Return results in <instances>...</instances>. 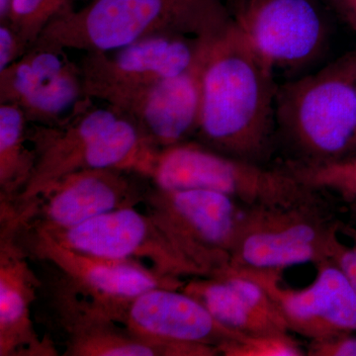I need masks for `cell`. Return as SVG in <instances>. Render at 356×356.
<instances>
[{"label": "cell", "instance_id": "cell-1", "mask_svg": "<svg viewBox=\"0 0 356 356\" xmlns=\"http://www.w3.org/2000/svg\"><path fill=\"white\" fill-rule=\"evenodd\" d=\"M277 88L274 70L231 22L206 58L196 140L227 156L267 165L277 149Z\"/></svg>", "mask_w": 356, "mask_h": 356}, {"label": "cell", "instance_id": "cell-2", "mask_svg": "<svg viewBox=\"0 0 356 356\" xmlns=\"http://www.w3.org/2000/svg\"><path fill=\"white\" fill-rule=\"evenodd\" d=\"M231 22L222 0H91L83 8L70 6L58 14L34 44L111 51L156 35L211 38Z\"/></svg>", "mask_w": 356, "mask_h": 356}, {"label": "cell", "instance_id": "cell-3", "mask_svg": "<svg viewBox=\"0 0 356 356\" xmlns=\"http://www.w3.org/2000/svg\"><path fill=\"white\" fill-rule=\"evenodd\" d=\"M276 145L284 165H325L356 156V53L277 88Z\"/></svg>", "mask_w": 356, "mask_h": 356}, {"label": "cell", "instance_id": "cell-4", "mask_svg": "<svg viewBox=\"0 0 356 356\" xmlns=\"http://www.w3.org/2000/svg\"><path fill=\"white\" fill-rule=\"evenodd\" d=\"M316 191L289 205L248 207L229 266L281 273L329 259L343 222Z\"/></svg>", "mask_w": 356, "mask_h": 356}, {"label": "cell", "instance_id": "cell-5", "mask_svg": "<svg viewBox=\"0 0 356 356\" xmlns=\"http://www.w3.org/2000/svg\"><path fill=\"white\" fill-rule=\"evenodd\" d=\"M149 180L163 189H206L247 207L289 205L315 192L283 165L233 158L196 140L159 149Z\"/></svg>", "mask_w": 356, "mask_h": 356}, {"label": "cell", "instance_id": "cell-6", "mask_svg": "<svg viewBox=\"0 0 356 356\" xmlns=\"http://www.w3.org/2000/svg\"><path fill=\"white\" fill-rule=\"evenodd\" d=\"M147 213L192 262L213 275L227 267L247 206L206 189H163L152 184Z\"/></svg>", "mask_w": 356, "mask_h": 356}, {"label": "cell", "instance_id": "cell-7", "mask_svg": "<svg viewBox=\"0 0 356 356\" xmlns=\"http://www.w3.org/2000/svg\"><path fill=\"white\" fill-rule=\"evenodd\" d=\"M149 181L144 175L126 170H79L60 178L24 205L7 204V219L16 229L74 228L96 217L144 204L152 186Z\"/></svg>", "mask_w": 356, "mask_h": 356}, {"label": "cell", "instance_id": "cell-8", "mask_svg": "<svg viewBox=\"0 0 356 356\" xmlns=\"http://www.w3.org/2000/svg\"><path fill=\"white\" fill-rule=\"evenodd\" d=\"M238 34L275 72L317 60L329 38L322 0H229Z\"/></svg>", "mask_w": 356, "mask_h": 356}, {"label": "cell", "instance_id": "cell-9", "mask_svg": "<svg viewBox=\"0 0 356 356\" xmlns=\"http://www.w3.org/2000/svg\"><path fill=\"white\" fill-rule=\"evenodd\" d=\"M121 116L122 112L111 105L95 106L91 102L57 125L28 127V140L36 158L34 172L24 191L9 204L30 202L70 173L109 168L111 128Z\"/></svg>", "mask_w": 356, "mask_h": 356}, {"label": "cell", "instance_id": "cell-10", "mask_svg": "<svg viewBox=\"0 0 356 356\" xmlns=\"http://www.w3.org/2000/svg\"><path fill=\"white\" fill-rule=\"evenodd\" d=\"M34 229L84 254L121 261H147L161 275L184 280L208 276L177 247L153 217L137 208L114 211L74 228Z\"/></svg>", "mask_w": 356, "mask_h": 356}, {"label": "cell", "instance_id": "cell-11", "mask_svg": "<svg viewBox=\"0 0 356 356\" xmlns=\"http://www.w3.org/2000/svg\"><path fill=\"white\" fill-rule=\"evenodd\" d=\"M217 37L161 34L118 50L86 53L79 64L84 90L91 99L104 102L116 93L177 76L197 64Z\"/></svg>", "mask_w": 356, "mask_h": 356}, {"label": "cell", "instance_id": "cell-12", "mask_svg": "<svg viewBox=\"0 0 356 356\" xmlns=\"http://www.w3.org/2000/svg\"><path fill=\"white\" fill-rule=\"evenodd\" d=\"M65 51L34 44L0 72V104L15 105L31 125L51 126L93 102L81 67Z\"/></svg>", "mask_w": 356, "mask_h": 356}, {"label": "cell", "instance_id": "cell-13", "mask_svg": "<svg viewBox=\"0 0 356 356\" xmlns=\"http://www.w3.org/2000/svg\"><path fill=\"white\" fill-rule=\"evenodd\" d=\"M16 238L27 254L50 262L93 301L128 300L154 288L181 290L186 282L184 278L161 275L142 262L84 254L38 229L21 227L16 229Z\"/></svg>", "mask_w": 356, "mask_h": 356}, {"label": "cell", "instance_id": "cell-14", "mask_svg": "<svg viewBox=\"0 0 356 356\" xmlns=\"http://www.w3.org/2000/svg\"><path fill=\"white\" fill-rule=\"evenodd\" d=\"M90 302L105 317L146 339L218 350L242 336L220 324L200 302L180 289L154 288L128 300Z\"/></svg>", "mask_w": 356, "mask_h": 356}, {"label": "cell", "instance_id": "cell-15", "mask_svg": "<svg viewBox=\"0 0 356 356\" xmlns=\"http://www.w3.org/2000/svg\"><path fill=\"white\" fill-rule=\"evenodd\" d=\"M315 266V280L302 289L281 284V273L236 269L261 283L290 332L309 341L356 332V292L350 280L331 259Z\"/></svg>", "mask_w": 356, "mask_h": 356}, {"label": "cell", "instance_id": "cell-16", "mask_svg": "<svg viewBox=\"0 0 356 356\" xmlns=\"http://www.w3.org/2000/svg\"><path fill=\"white\" fill-rule=\"evenodd\" d=\"M56 320L67 334L64 355L210 356L209 346L165 343L134 334L105 317L63 275L53 290Z\"/></svg>", "mask_w": 356, "mask_h": 356}, {"label": "cell", "instance_id": "cell-17", "mask_svg": "<svg viewBox=\"0 0 356 356\" xmlns=\"http://www.w3.org/2000/svg\"><path fill=\"white\" fill-rule=\"evenodd\" d=\"M210 49L191 70L116 93L104 103L126 115L159 149L192 140L200 123L203 70Z\"/></svg>", "mask_w": 356, "mask_h": 356}, {"label": "cell", "instance_id": "cell-18", "mask_svg": "<svg viewBox=\"0 0 356 356\" xmlns=\"http://www.w3.org/2000/svg\"><path fill=\"white\" fill-rule=\"evenodd\" d=\"M181 290L236 334L290 332L280 308L261 283L235 267L228 266L213 275L189 278Z\"/></svg>", "mask_w": 356, "mask_h": 356}, {"label": "cell", "instance_id": "cell-19", "mask_svg": "<svg viewBox=\"0 0 356 356\" xmlns=\"http://www.w3.org/2000/svg\"><path fill=\"white\" fill-rule=\"evenodd\" d=\"M0 356H51L58 351L38 336L31 318L40 281L15 232L0 231Z\"/></svg>", "mask_w": 356, "mask_h": 356}, {"label": "cell", "instance_id": "cell-20", "mask_svg": "<svg viewBox=\"0 0 356 356\" xmlns=\"http://www.w3.org/2000/svg\"><path fill=\"white\" fill-rule=\"evenodd\" d=\"M28 125L22 110L0 104V201L17 198L34 172L36 158L28 147Z\"/></svg>", "mask_w": 356, "mask_h": 356}, {"label": "cell", "instance_id": "cell-21", "mask_svg": "<svg viewBox=\"0 0 356 356\" xmlns=\"http://www.w3.org/2000/svg\"><path fill=\"white\" fill-rule=\"evenodd\" d=\"M284 166L304 184L339 198L356 212V156L325 165Z\"/></svg>", "mask_w": 356, "mask_h": 356}, {"label": "cell", "instance_id": "cell-22", "mask_svg": "<svg viewBox=\"0 0 356 356\" xmlns=\"http://www.w3.org/2000/svg\"><path fill=\"white\" fill-rule=\"evenodd\" d=\"M74 0H13L8 21L29 44L36 43L51 20L72 6Z\"/></svg>", "mask_w": 356, "mask_h": 356}, {"label": "cell", "instance_id": "cell-23", "mask_svg": "<svg viewBox=\"0 0 356 356\" xmlns=\"http://www.w3.org/2000/svg\"><path fill=\"white\" fill-rule=\"evenodd\" d=\"M225 356H305L306 348L290 336V332L242 334L218 348Z\"/></svg>", "mask_w": 356, "mask_h": 356}, {"label": "cell", "instance_id": "cell-24", "mask_svg": "<svg viewBox=\"0 0 356 356\" xmlns=\"http://www.w3.org/2000/svg\"><path fill=\"white\" fill-rule=\"evenodd\" d=\"M341 233L348 236L350 242H343L339 234L332 247L330 259L346 274L356 292V229L343 222Z\"/></svg>", "mask_w": 356, "mask_h": 356}, {"label": "cell", "instance_id": "cell-25", "mask_svg": "<svg viewBox=\"0 0 356 356\" xmlns=\"http://www.w3.org/2000/svg\"><path fill=\"white\" fill-rule=\"evenodd\" d=\"M307 356H356V332L309 341Z\"/></svg>", "mask_w": 356, "mask_h": 356}, {"label": "cell", "instance_id": "cell-26", "mask_svg": "<svg viewBox=\"0 0 356 356\" xmlns=\"http://www.w3.org/2000/svg\"><path fill=\"white\" fill-rule=\"evenodd\" d=\"M29 49V44L8 21L0 22V72L19 60Z\"/></svg>", "mask_w": 356, "mask_h": 356}, {"label": "cell", "instance_id": "cell-27", "mask_svg": "<svg viewBox=\"0 0 356 356\" xmlns=\"http://www.w3.org/2000/svg\"><path fill=\"white\" fill-rule=\"evenodd\" d=\"M336 10L351 29L356 30V0H339Z\"/></svg>", "mask_w": 356, "mask_h": 356}, {"label": "cell", "instance_id": "cell-28", "mask_svg": "<svg viewBox=\"0 0 356 356\" xmlns=\"http://www.w3.org/2000/svg\"><path fill=\"white\" fill-rule=\"evenodd\" d=\"M13 0H0V22L7 20Z\"/></svg>", "mask_w": 356, "mask_h": 356}, {"label": "cell", "instance_id": "cell-29", "mask_svg": "<svg viewBox=\"0 0 356 356\" xmlns=\"http://www.w3.org/2000/svg\"><path fill=\"white\" fill-rule=\"evenodd\" d=\"M322 1L324 2V3L327 4V6H332V8L336 9L339 0H322Z\"/></svg>", "mask_w": 356, "mask_h": 356}, {"label": "cell", "instance_id": "cell-30", "mask_svg": "<svg viewBox=\"0 0 356 356\" xmlns=\"http://www.w3.org/2000/svg\"></svg>", "mask_w": 356, "mask_h": 356}]
</instances>
